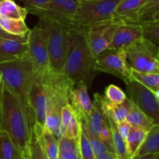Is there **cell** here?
Returning <instances> with one entry per match:
<instances>
[{"instance_id":"1f68e13d","label":"cell","mask_w":159,"mask_h":159,"mask_svg":"<svg viewBox=\"0 0 159 159\" xmlns=\"http://www.w3.org/2000/svg\"><path fill=\"white\" fill-rule=\"evenodd\" d=\"M28 159H48L38 136L34 134L30 146Z\"/></svg>"},{"instance_id":"2e32d148","label":"cell","mask_w":159,"mask_h":159,"mask_svg":"<svg viewBox=\"0 0 159 159\" xmlns=\"http://www.w3.org/2000/svg\"><path fill=\"white\" fill-rule=\"evenodd\" d=\"M27 54V42L0 37V63L14 60Z\"/></svg>"},{"instance_id":"603a6c76","label":"cell","mask_w":159,"mask_h":159,"mask_svg":"<svg viewBox=\"0 0 159 159\" xmlns=\"http://www.w3.org/2000/svg\"><path fill=\"white\" fill-rule=\"evenodd\" d=\"M27 14L26 8L20 6L14 0L0 1V16L25 20Z\"/></svg>"},{"instance_id":"7c38bea8","label":"cell","mask_w":159,"mask_h":159,"mask_svg":"<svg viewBox=\"0 0 159 159\" xmlns=\"http://www.w3.org/2000/svg\"><path fill=\"white\" fill-rule=\"evenodd\" d=\"M28 101L35 119L34 130L44 129L47 111V93L40 71L35 68V74L28 90Z\"/></svg>"},{"instance_id":"7bdbcfd3","label":"cell","mask_w":159,"mask_h":159,"mask_svg":"<svg viewBox=\"0 0 159 159\" xmlns=\"http://www.w3.org/2000/svg\"><path fill=\"white\" fill-rule=\"evenodd\" d=\"M1 79H2V77H1V74H0V82H1Z\"/></svg>"},{"instance_id":"ba28073f","label":"cell","mask_w":159,"mask_h":159,"mask_svg":"<svg viewBox=\"0 0 159 159\" xmlns=\"http://www.w3.org/2000/svg\"><path fill=\"white\" fill-rule=\"evenodd\" d=\"M124 23L122 17L115 15L86 28L87 42L93 57H96L109 48L117 29Z\"/></svg>"},{"instance_id":"30bf717a","label":"cell","mask_w":159,"mask_h":159,"mask_svg":"<svg viewBox=\"0 0 159 159\" xmlns=\"http://www.w3.org/2000/svg\"><path fill=\"white\" fill-rule=\"evenodd\" d=\"M127 85V96L155 124L159 123V95L155 94L137 81H129Z\"/></svg>"},{"instance_id":"e575fe53","label":"cell","mask_w":159,"mask_h":159,"mask_svg":"<svg viewBox=\"0 0 159 159\" xmlns=\"http://www.w3.org/2000/svg\"><path fill=\"white\" fill-rule=\"evenodd\" d=\"M75 111L73 110L72 107H71L70 104H68L65 107H63L61 110V130H62V135L64 134V130H65V127L70 122L72 116H74Z\"/></svg>"},{"instance_id":"bcb514c9","label":"cell","mask_w":159,"mask_h":159,"mask_svg":"<svg viewBox=\"0 0 159 159\" xmlns=\"http://www.w3.org/2000/svg\"><path fill=\"white\" fill-rule=\"evenodd\" d=\"M0 1H1V0H0Z\"/></svg>"},{"instance_id":"8992f818","label":"cell","mask_w":159,"mask_h":159,"mask_svg":"<svg viewBox=\"0 0 159 159\" xmlns=\"http://www.w3.org/2000/svg\"><path fill=\"white\" fill-rule=\"evenodd\" d=\"M120 0H85L79 1L72 18L74 26L88 28L91 25L108 20L115 16Z\"/></svg>"},{"instance_id":"f1b7e54d","label":"cell","mask_w":159,"mask_h":159,"mask_svg":"<svg viewBox=\"0 0 159 159\" xmlns=\"http://www.w3.org/2000/svg\"><path fill=\"white\" fill-rule=\"evenodd\" d=\"M81 127H82L83 131L85 132V134H86L87 138H88L89 140V142L90 146H91L93 153H94L95 155V157L98 156V155H101V154L104 153V152H107V151H112V152H113V149L110 148L107 144H106L103 141H101L99 138V137L94 136V135L88 133V132L82 127V125H81Z\"/></svg>"},{"instance_id":"4316f807","label":"cell","mask_w":159,"mask_h":159,"mask_svg":"<svg viewBox=\"0 0 159 159\" xmlns=\"http://www.w3.org/2000/svg\"><path fill=\"white\" fill-rule=\"evenodd\" d=\"M146 1L147 0H120L115 10V15L124 19L130 18Z\"/></svg>"},{"instance_id":"9a60e30c","label":"cell","mask_w":159,"mask_h":159,"mask_svg":"<svg viewBox=\"0 0 159 159\" xmlns=\"http://www.w3.org/2000/svg\"><path fill=\"white\" fill-rule=\"evenodd\" d=\"M94 97H96L100 102L106 116L111 117L116 123L125 120L130 109L131 102L130 99L127 98L121 103L115 104L110 102L105 96L99 93H95Z\"/></svg>"},{"instance_id":"f35d334b","label":"cell","mask_w":159,"mask_h":159,"mask_svg":"<svg viewBox=\"0 0 159 159\" xmlns=\"http://www.w3.org/2000/svg\"><path fill=\"white\" fill-rule=\"evenodd\" d=\"M66 0H51L47 9L49 10H57L62 6V5L65 2Z\"/></svg>"},{"instance_id":"60d3db41","label":"cell","mask_w":159,"mask_h":159,"mask_svg":"<svg viewBox=\"0 0 159 159\" xmlns=\"http://www.w3.org/2000/svg\"><path fill=\"white\" fill-rule=\"evenodd\" d=\"M132 159H159V154H148V155L134 156Z\"/></svg>"},{"instance_id":"277c9868","label":"cell","mask_w":159,"mask_h":159,"mask_svg":"<svg viewBox=\"0 0 159 159\" xmlns=\"http://www.w3.org/2000/svg\"><path fill=\"white\" fill-rule=\"evenodd\" d=\"M39 22L47 35L50 66L51 69L59 71L69 53L73 28L47 18H39Z\"/></svg>"},{"instance_id":"5bb4252c","label":"cell","mask_w":159,"mask_h":159,"mask_svg":"<svg viewBox=\"0 0 159 159\" xmlns=\"http://www.w3.org/2000/svg\"><path fill=\"white\" fill-rule=\"evenodd\" d=\"M142 37L141 25L137 23L124 22L116 30L107 49H125L128 45Z\"/></svg>"},{"instance_id":"f546056e","label":"cell","mask_w":159,"mask_h":159,"mask_svg":"<svg viewBox=\"0 0 159 159\" xmlns=\"http://www.w3.org/2000/svg\"><path fill=\"white\" fill-rule=\"evenodd\" d=\"M79 150H80L81 159H96L94 153L90 146L86 134L82 129L80 125V132L79 136Z\"/></svg>"},{"instance_id":"8d00e7d4","label":"cell","mask_w":159,"mask_h":159,"mask_svg":"<svg viewBox=\"0 0 159 159\" xmlns=\"http://www.w3.org/2000/svg\"><path fill=\"white\" fill-rule=\"evenodd\" d=\"M116 127H117V130L119 131L120 134L121 135V137L125 141L127 139V136H128L129 133H130L131 125L125 120L121 121V122L116 123Z\"/></svg>"},{"instance_id":"3957f363","label":"cell","mask_w":159,"mask_h":159,"mask_svg":"<svg viewBox=\"0 0 159 159\" xmlns=\"http://www.w3.org/2000/svg\"><path fill=\"white\" fill-rule=\"evenodd\" d=\"M85 30V28L79 26L73 28L69 53L59 71L74 84L83 82L89 86L97 71L94 70L95 57L89 47Z\"/></svg>"},{"instance_id":"52a82bcc","label":"cell","mask_w":159,"mask_h":159,"mask_svg":"<svg viewBox=\"0 0 159 159\" xmlns=\"http://www.w3.org/2000/svg\"><path fill=\"white\" fill-rule=\"evenodd\" d=\"M130 68L138 71L159 73V49L149 40H135L124 49Z\"/></svg>"},{"instance_id":"836d02e7","label":"cell","mask_w":159,"mask_h":159,"mask_svg":"<svg viewBox=\"0 0 159 159\" xmlns=\"http://www.w3.org/2000/svg\"><path fill=\"white\" fill-rule=\"evenodd\" d=\"M98 137H99V138L101 141H103L106 144H107L110 148L113 150V144H112L111 130H110V124H109L108 120H107V122L104 123L103 125L102 126L99 132V134H98Z\"/></svg>"},{"instance_id":"74e56055","label":"cell","mask_w":159,"mask_h":159,"mask_svg":"<svg viewBox=\"0 0 159 159\" xmlns=\"http://www.w3.org/2000/svg\"><path fill=\"white\" fill-rule=\"evenodd\" d=\"M29 34V33H28ZM0 37H4V38H9V39H13V40H19V41L21 42H27V38H28V34L27 35L24 36H15L12 35L10 34H8L7 32L4 30L2 28V26H0Z\"/></svg>"},{"instance_id":"ab89813d","label":"cell","mask_w":159,"mask_h":159,"mask_svg":"<svg viewBox=\"0 0 159 159\" xmlns=\"http://www.w3.org/2000/svg\"><path fill=\"white\" fill-rule=\"evenodd\" d=\"M96 159H117V158H116V155H115L114 152H112V151H107V152H104V153L96 156Z\"/></svg>"},{"instance_id":"9c48e42d","label":"cell","mask_w":159,"mask_h":159,"mask_svg":"<svg viewBox=\"0 0 159 159\" xmlns=\"http://www.w3.org/2000/svg\"><path fill=\"white\" fill-rule=\"evenodd\" d=\"M124 49H107L95 57V71L116 76L125 83L133 79Z\"/></svg>"},{"instance_id":"d590c367","label":"cell","mask_w":159,"mask_h":159,"mask_svg":"<svg viewBox=\"0 0 159 159\" xmlns=\"http://www.w3.org/2000/svg\"><path fill=\"white\" fill-rule=\"evenodd\" d=\"M51 0H22L26 9H42L48 8Z\"/></svg>"},{"instance_id":"7a4b0ae2","label":"cell","mask_w":159,"mask_h":159,"mask_svg":"<svg viewBox=\"0 0 159 159\" xmlns=\"http://www.w3.org/2000/svg\"><path fill=\"white\" fill-rule=\"evenodd\" d=\"M40 71L47 93V111L44 128L57 140L62 136L61 113L64 107L69 104L68 93L75 85L66 75L51 68Z\"/></svg>"},{"instance_id":"d4e9b609","label":"cell","mask_w":159,"mask_h":159,"mask_svg":"<svg viewBox=\"0 0 159 159\" xmlns=\"http://www.w3.org/2000/svg\"><path fill=\"white\" fill-rule=\"evenodd\" d=\"M147 134V130L140 127H131L130 131L125 140L127 153L130 159H132L136 154L141 144H142Z\"/></svg>"},{"instance_id":"6da1fadb","label":"cell","mask_w":159,"mask_h":159,"mask_svg":"<svg viewBox=\"0 0 159 159\" xmlns=\"http://www.w3.org/2000/svg\"><path fill=\"white\" fill-rule=\"evenodd\" d=\"M35 119L29 101L0 82V130L6 132L28 159L34 134Z\"/></svg>"},{"instance_id":"83f0119b","label":"cell","mask_w":159,"mask_h":159,"mask_svg":"<svg viewBox=\"0 0 159 159\" xmlns=\"http://www.w3.org/2000/svg\"><path fill=\"white\" fill-rule=\"evenodd\" d=\"M138 24L141 25L143 38L159 46V21L146 22Z\"/></svg>"},{"instance_id":"7402d4cb","label":"cell","mask_w":159,"mask_h":159,"mask_svg":"<svg viewBox=\"0 0 159 159\" xmlns=\"http://www.w3.org/2000/svg\"><path fill=\"white\" fill-rule=\"evenodd\" d=\"M21 156L20 149L9 135L0 130V159H18Z\"/></svg>"},{"instance_id":"e0dca14e","label":"cell","mask_w":159,"mask_h":159,"mask_svg":"<svg viewBox=\"0 0 159 159\" xmlns=\"http://www.w3.org/2000/svg\"><path fill=\"white\" fill-rule=\"evenodd\" d=\"M123 20L138 23L159 21V0H147L130 18Z\"/></svg>"},{"instance_id":"d6a6232c","label":"cell","mask_w":159,"mask_h":159,"mask_svg":"<svg viewBox=\"0 0 159 159\" xmlns=\"http://www.w3.org/2000/svg\"><path fill=\"white\" fill-rule=\"evenodd\" d=\"M80 132V120L75 113L74 116L64 130L63 135L70 138H78Z\"/></svg>"},{"instance_id":"f6af8a7d","label":"cell","mask_w":159,"mask_h":159,"mask_svg":"<svg viewBox=\"0 0 159 159\" xmlns=\"http://www.w3.org/2000/svg\"><path fill=\"white\" fill-rule=\"evenodd\" d=\"M59 159H61V158H59Z\"/></svg>"},{"instance_id":"4dcf8cb0","label":"cell","mask_w":159,"mask_h":159,"mask_svg":"<svg viewBox=\"0 0 159 159\" xmlns=\"http://www.w3.org/2000/svg\"><path fill=\"white\" fill-rule=\"evenodd\" d=\"M104 96L110 102L115 104L121 103L127 99V96H126L124 92H123L119 87L113 85V84L109 85L105 89Z\"/></svg>"},{"instance_id":"ee69618b","label":"cell","mask_w":159,"mask_h":159,"mask_svg":"<svg viewBox=\"0 0 159 159\" xmlns=\"http://www.w3.org/2000/svg\"><path fill=\"white\" fill-rule=\"evenodd\" d=\"M79 1H85V0H79Z\"/></svg>"},{"instance_id":"5b68a950","label":"cell","mask_w":159,"mask_h":159,"mask_svg":"<svg viewBox=\"0 0 159 159\" xmlns=\"http://www.w3.org/2000/svg\"><path fill=\"white\" fill-rule=\"evenodd\" d=\"M0 74L4 83L9 89L28 100V90L35 74V66L27 54L0 63Z\"/></svg>"},{"instance_id":"4fadbf2b","label":"cell","mask_w":159,"mask_h":159,"mask_svg":"<svg viewBox=\"0 0 159 159\" xmlns=\"http://www.w3.org/2000/svg\"><path fill=\"white\" fill-rule=\"evenodd\" d=\"M68 101L78 117L85 120L91 113L93 102L88 93V86L83 82L75 84L68 93Z\"/></svg>"},{"instance_id":"d6986e66","label":"cell","mask_w":159,"mask_h":159,"mask_svg":"<svg viewBox=\"0 0 159 159\" xmlns=\"http://www.w3.org/2000/svg\"><path fill=\"white\" fill-rule=\"evenodd\" d=\"M59 158L81 159L79 138H70L62 135L58 139Z\"/></svg>"},{"instance_id":"8fae6325","label":"cell","mask_w":159,"mask_h":159,"mask_svg":"<svg viewBox=\"0 0 159 159\" xmlns=\"http://www.w3.org/2000/svg\"><path fill=\"white\" fill-rule=\"evenodd\" d=\"M27 55L37 69L51 68L47 35L40 22L28 34Z\"/></svg>"},{"instance_id":"b9f144b4","label":"cell","mask_w":159,"mask_h":159,"mask_svg":"<svg viewBox=\"0 0 159 159\" xmlns=\"http://www.w3.org/2000/svg\"><path fill=\"white\" fill-rule=\"evenodd\" d=\"M18 159H27V158H25V157H23V155H22V156L20 157V158H19Z\"/></svg>"},{"instance_id":"ffe728a7","label":"cell","mask_w":159,"mask_h":159,"mask_svg":"<svg viewBox=\"0 0 159 159\" xmlns=\"http://www.w3.org/2000/svg\"><path fill=\"white\" fill-rule=\"evenodd\" d=\"M126 120L131 125V127H140L147 131L152 126L157 124L154 122L152 118L149 117L132 102L130 104V111L127 114Z\"/></svg>"},{"instance_id":"484cf974","label":"cell","mask_w":159,"mask_h":159,"mask_svg":"<svg viewBox=\"0 0 159 159\" xmlns=\"http://www.w3.org/2000/svg\"><path fill=\"white\" fill-rule=\"evenodd\" d=\"M0 26L8 34L15 36L27 35L30 31L24 20H16L0 16Z\"/></svg>"},{"instance_id":"ac0fdd59","label":"cell","mask_w":159,"mask_h":159,"mask_svg":"<svg viewBox=\"0 0 159 159\" xmlns=\"http://www.w3.org/2000/svg\"><path fill=\"white\" fill-rule=\"evenodd\" d=\"M148 154H159L158 124H155L148 130L142 144L137 151L134 156H140V155H148Z\"/></svg>"},{"instance_id":"cb8c5ba5","label":"cell","mask_w":159,"mask_h":159,"mask_svg":"<svg viewBox=\"0 0 159 159\" xmlns=\"http://www.w3.org/2000/svg\"><path fill=\"white\" fill-rule=\"evenodd\" d=\"M132 79L137 81L155 94L159 95V73L138 71L131 68Z\"/></svg>"},{"instance_id":"44dd1931","label":"cell","mask_w":159,"mask_h":159,"mask_svg":"<svg viewBox=\"0 0 159 159\" xmlns=\"http://www.w3.org/2000/svg\"><path fill=\"white\" fill-rule=\"evenodd\" d=\"M39 137L48 159H59L58 140L49 130L43 129L40 133H34Z\"/></svg>"}]
</instances>
